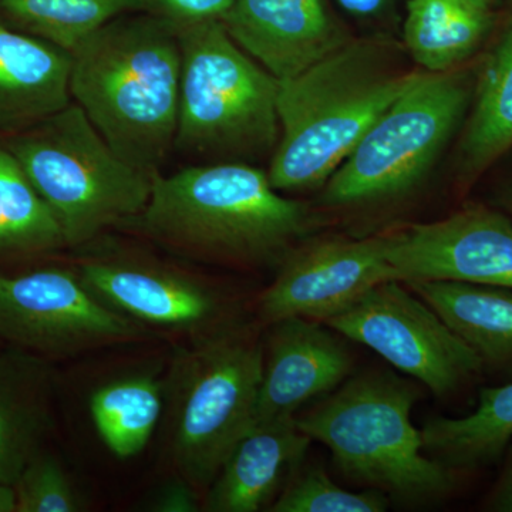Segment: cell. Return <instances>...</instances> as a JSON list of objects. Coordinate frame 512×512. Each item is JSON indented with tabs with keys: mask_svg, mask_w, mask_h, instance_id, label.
Masks as SVG:
<instances>
[{
	"mask_svg": "<svg viewBox=\"0 0 512 512\" xmlns=\"http://www.w3.org/2000/svg\"><path fill=\"white\" fill-rule=\"evenodd\" d=\"M130 222L184 258L264 265L281 262L306 237L313 215L276 190L265 171L218 161L154 174L150 200Z\"/></svg>",
	"mask_w": 512,
	"mask_h": 512,
	"instance_id": "obj_1",
	"label": "cell"
},
{
	"mask_svg": "<svg viewBox=\"0 0 512 512\" xmlns=\"http://www.w3.org/2000/svg\"><path fill=\"white\" fill-rule=\"evenodd\" d=\"M70 93L110 147L154 175L175 148L181 46L168 20L119 16L72 50Z\"/></svg>",
	"mask_w": 512,
	"mask_h": 512,
	"instance_id": "obj_2",
	"label": "cell"
},
{
	"mask_svg": "<svg viewBox=\"0 0 512 512\" xmlns=\"http://www.w3.org/2000/svg\"><path fill=\"white\" fill-rule=\"evenodd\" d=\"M387 42L349 40L308 69L279 80V140L268 175L278 191L328 183L417 73Z\"/></svg>",
	"mask_w": 512,
	"mask_h": 512,
	"instance_id": "obj_3",
	"label": "cell"
},
{
	"mask_svg": "<svg viewBox=\"0 0 512 512\" xmlns=\"http://www.w3.org/2000/svg\"><path fill=\"white\" fill-rule=\"evenodd\" d=\"M416 390L389 373H366L330 394L299 429L329 448L349 480L406 501L439 500L453 490L450 468L424 456L410 414Z\"/></svg>",
	"mask_w": 512,
	"mask_h": 512,
	"instance_id": "obj_4",
	"label": "cell"
},
{
	"mask_svg": "<svg viewBox=\"0 0 512 512\" xmlns=\"http://www.w3.org/2000/svg\"><path fill=\"white\" fill-rule=\"evenodd\" d=\"M265 349L237 326L175 350L165 377L168 454L178 476L210 487L256 424Z\"/></svg>",
	"mask_w": 512,
	"mask_h": 512,
	"instance_id": "obj_5",
	"label": "cell"
},
{
	"mask_svg": "<svg viewBox=\"0 0 512 512\" xmlns=\"http://www.w3.org/2000/svg\"><path fill=\"white\" fill-rule=\"evenodd\" d=\"M0 141L56 215L67 247L133 221L150 200L153 175L123 160L74 101Z\"/></svg>",
	"mask_w": 512,
	"mask_h": 512,
	"instance_id": "obj_6",
	"label": "cell"
},
{
	"mask_svg": "<svg viewBox=\"0 0 512 512\" xmlns=\"http://www.w3.org/2000/svg\"><path fill=\"white\" fill-rule=\"evenodd\" d=\"M175 28L181 46L175 148L215 163L275 150L279 80L232 40L221 20Z\"/></svg>",
	"mask_w": 512,
	"mask_h": 512,
	"instance_id": "obj_7",
	"label": "cell"
},
{
	"mask_svg": "<svg viewBox=\"0 0 512 512\" xmlns=\"http://www.w3.org/2000/svg\"><path fill=\"white\" fill-rule=\"evenodd\" d=\"M470 100L467 77L453 70L417 73L326 183L332 207L402 197L429 173Z\"/></svg>",
	"mask_w": 512,
	"mask_h": 512,
	"instance_id": "obj_8",
	"label": "cell"
},
{
	"mask_svg": "<svg viewBox=\"0 0 512 512\" xmlns=\"http://www.w3.org/2000/svg\"><path fill=\"white\" fill-rule=\"evenodd\" d=\"M146 328L100 301L76 268L0 272V340L42 357L138 342Z\"/></svg>",
	"mask_w": 512,
	"mask_h": 512,
	"instance_id": "obj_9",
	"label": "cell"
},
{
	"mask_svg": "<svg viewBox=\"0 0 512 512\" xmlns=\"http://www.w3.org/2000/svg\"><path fill=\"white\" fill-rule=\"evenodd\" d=\"M325 325L375 350L439 397L458 392L484 370L477 353L399 281L376 285Z\"/></svg>",
	"mask_w": 512,
	"mask_h": 512,
	"instance_id": "obj_10",
	"label": "cell"
},
{
	"mask_svg": "<svg viewBox=\"0 0 512 512\" xmlns=\"http://www.w3.org/2000/svg\"><path fill=\"white\" fill-rule=\"evenodd\" d=\"M84 284L143 328L198 339L231 326L229 302L194 275L133 252H96L77 261Z\"/></svg>",
	"mask_w": 512,
	"mask_h": 512,
	"instance_id": "obj_11",
	"label": "cell"
},
{
	"mask_svg": "<svg viewBox=\"0 0 512 512\" xmlns=\"http://www.w3.org/2000/svg\"><path fill=\"white\" fill-rule=\"evenodd\" d=\"M387 247L389 235L326 239L292 248L259 298V315L269 325L286 318L325 323L376 285L397 281Z\"/></svg>",
	"mask_w": 512,
	"mask_h": 512,
	"instance_id": "obj_12",
	"label": "cell"
},
{
	"mask_svg": "<svg viewBox=\"0 0 512 512\" xmlns=\"http://www.w3.org/2000/svg\"><path fill=\"white\" fill-rule=\"evenodd\" d=\"M399 282L456 281L512 289V221L484 205L389 235Z\"/></svg>",
	"mask_w": 512,
	"mask_h": 512,
	"instance_id": "obj_13",
	"label": "cell"
},
{
	"mask_svg": "<svg viewBox=\"0 0 512 512\" xmlns=\"http://www.w3.org/2000/svg\"><path fill=\"white\" fill-rule=\"evenodd\" d=\"M221 23L278 80L296 76L349 42L325 0H234Z\"/></svg>",
	"mask_w": 512,
	"mask_h": 512,
	"instance_id": "obj_14",
	"label": "cell"
},
{
	"mask_svg": "<svg viewBox=\"0 0 512 512\" xmlns=\"http://www.w3.org/2000/svg\"><path fill=\"white\" fill-rule=\"evenodd\" d=\"M271 325L256 423L295 419L301 407L332 392L352 369L349 350L318 320L286 318Z\"/></svg>",
	"mask_w": 512,
	"mask_h": 512,
	"instance_id": "obj_15",
	"label": "cell"
},
{
	"mask_svg": "<svg viewBox=\"0 0 512 512\" xmlns=\"http://www.w3.org/2000/svg\"><path fill=\"white\" fill-rule=\"evenodd\" d=\"M72 53L0 19V138L72 103Z\"/></svg>",
	"mask_w": 512,
	"mask_h": 512,
	"instance_id": "obj_16",
	"label": "cell"
},
{
	"mask_svg": "<svg viewBox=\"0 0 512 512\" xmlns=\"http://www.w3.org/2000/svg\"><path fill=\"white\" fill-rule=\"evenodd\" d=\"M311 439L295 419L256 423L208 487L205 510L255 512L271 503L305 457Z\"/></svg>",
	"mask_w": 512,
	"mask_h": 512,
	"instance_id": "obj_17",
	"label": "cell"
},
{
	"mask_svg": "<svg viewBox=\"0 0 512 512\" xmlns=\"http://www.w3.org/2000/svg\"><path fill=\"white\" fill-rule=\"evenodd\" d=\"M53 373L42 356L0 352V483L15 485L52 424Z\"/></svg>",
	"mask_w": 512,
	"mask_h": 512,
	"instance_id": "obj_18",
	"label": "cell"
},
{
	"mask_svg": "<svg viewBox=\"0 0 512 512\" xmlns=\"http://www.w3.org/2000/svg\"><path fill=\"white\" fill-rule=\"evenodd\" d=\"M485 367H512V289L456 281L407 282Z\"/></svg>",
	"mask_w": 512,
	"mask_h": 512,
	"instance_id": "obj_19",
	"label": "cell"
},
{
	"mask_svg": "<svg viewBox=\"0 0 512 512\" xmlns=\"http://www.w3.org/2000/svg\"><path fill=\"white\" fill-rule=\"evenodd\" d=\"M491 23L487 6L470 0H409L404 46L424 72H447L473 55Z\"/></svg>",
	"mask_w": 512,
	"mask_h": 512,
	"instance_id": "obj_20",
	"label": "cell"
},
{
	"mask_svg": "<svg viewBox=\"0 0 512 512\" xmlns=\"http://www.w3.org/2000/svg\"><path fill=\"white\" fill-rule=\"evenodd\" d=\"M421 437L424 450L450 470L498 460L512 440V382L481 390L476 410L467 416L430 419Z\"/></svg>",
	"mask_w": 512,
	"mask_h": 512,
	"instance_id": "obj_21",
	"label": "cell"
},
{
	"mask_svg": "<svg viewBox=\"0 0 512 512\" xmlns=\"http://www.w3.org/2000/svg\"><path fill=\"white\" fill-rule=\"evenodd\" d=\"M165 409V380L154 373L114 377L90 394L94 429L114 457L127 460L150 443Z\"/></svg>",
	"mask_w": 512,
	"mask_h": 512,
	"instance_id": "obj_22",
	"label": "cell"
},
{
	"mask_svg": "<svg viewBox=\"0 0 512 512\" xmlns=\"http://www.w3.org/2000/svg\"><path fill=\"white\" fill-rule=\"evenodd\" d=\"M512 147V13L485 63L463 138V168L478 174Z\"/></svg>",
	"mask_w": 512,
	"mask_h": 512,
	"instance_id": "obj_23",
	"label": "cell"
},
{
	"mask_svg": "<svg viewBox=\"0 0 512 512\" xmlns=\"http://www.w3.org/2000/svg\"><path fill=\"white\" fill-rule=\"evenodd\" d=\"M67 247L63 229L22 165L0 141V259Z\"/></svg>",
	"mask_w": 512,
	"mask_h": 512,
	"instance_id": "obj_24",
	"label": "cell"
},
{
	"mask_svg": "<svg viewBox=\"0 0 512 512\" xmlns=\"http://www.w3.org/2000/svg\"><path fill=\"white\" fill-rule=\"evenodd\" d=\"M127 12L143 13V0H0V19L69 52Z\"/></svg>",
	"mask_w": 512,
	"mask_h": 512,
	"instance_id": "obj_25",
	"label": "cell"
},
{
	"mask_svg": "<svg viewBox=\"0 0 512 512\" xmlns=\"http://www.w3.org/2000/svg\"><path fill=\"white\" fill-rule=\"evenodd\" d=\"M387 500L382 491L367 488L353 493L330 480L320 467L293 474L276 497L274 512H382Z\"/></svg>",
	"mask_w": 512,
	"mask_h": 512,
	"instance_id": "obj_26",
	"label": "cell"
},
{
	"mask_svg": "<svg viewBox=\"0 0 512 512\" xmlns=\"http://www.w3.org/2000/svg\"><path fill=\"white\" fill-rule=\"evenodd\" d=\"M16 512H77L83 497L55 457L39 451L26 464L15 485Z\"/></svg>",
	"mask_w": 512,
	"mask_h": 512,
	"instance_id": "obj_27",
	"label": "cell"
},
{
	"mask_svg": "<svg viewBox=\"0 0 512 512\" xmlns=\"http://www.w3.org/2000/svg\"><path fill=\"white\" fill-rule=\"evenodd\" d=\"M234 0H143L144 13L168 20L174 26L204 20H221Z\"/></svg>",
	"mask_w": 512,
	"mask_h": 512,
	"instance_id": "obj_28",
	"label": "cell"
},
{
	"mask_svg": "<svg viewBox=\"0 0 512 512\" xmlns=\"http://www.w3.org/2000/svg\"><path fill=\"white\" fill-rule=\"evenodd\" d=\"M198 488L184 477L175 474L158 487L151 497L148 510L156 512H197L200 511Z\"/></svg>",
	"mask_w": 512,
	"mask_h": 512,
	"instance_id": "obj_29",
	"label": "cell"
},
{
	"mask_svg": "<svg viewBox=\"0 0 512 512\" xmlns=\"http://www.w3.org/2000/svg\"><path fill=\"white\" fill-rule=\"evenodd\" d=\"M503 470L491 493L488 494L487 507L491 511L512 512V440L508 444Z\"/></svg>",
	"mask_w": 512,
	"mask_h": 512,
	"instance_id": "obj_30",
	"label": "cell"
},
{
	"mask_svg": "<svg viewBox=\"0 0 512 512\" xmlns=\"http://www.w3.org/2000/svg\"><path fill=\"white\" fill-rule=\"evenodd\" d=\"M338 3L357 19H379L389 13L396 0H338Z\"/></svg>",
	"mask_w": 512,
	"mask_h": 512,
	"instance_id": "obj_31",
	"label": "cell"
},
{
	"mask_svg": "<svg viewBox=\"0 0 512 512\" xmlns=\"http://www.w3.org/2000/svg\"><path fill=\"white\" fill-rule=\"evenodd\" d=\"M16 511H18V498H16L15 487L0 483V512Z\"/></svg>",
	"mask_w": 512,
	"mask_h": 512,
	"instance_id": "obj_32",
	"label": "cell"
},
{
	"mask_svg": "<svg viewBox=\"0 0 512 512\" xmlns=\"http://www.w3.org/2000/svg\"><path fill=\"white\" fill-rule=\"evenodd\" d=\"M470 2L478 3V5L487 6L490 0H470Z\"/></svg>",
	"mask_w": 512,
	"mask_h": 512,
	"instance_id": "obj_33",
	"label": "cell"
}]
</instances>
